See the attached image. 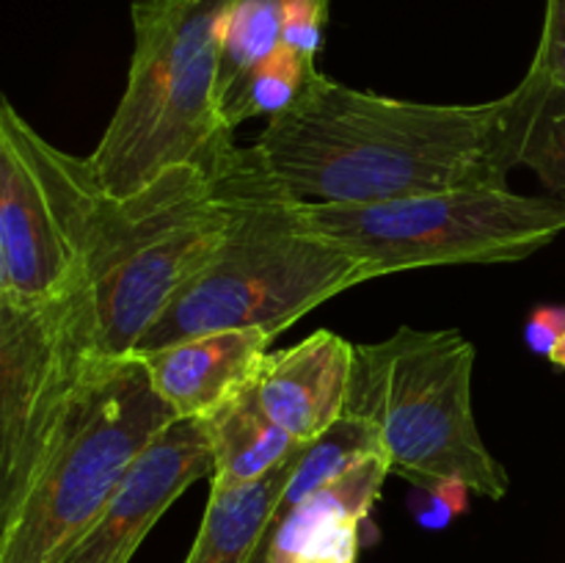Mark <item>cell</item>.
Instances as JSON below:
<instances>
[{"mask_svg":"<svg viewBox=\"0 0 565 563\" xmlns=\"http://www.w3.org/2000/svg\"><path fill=\"white\" fill-rule=\"evenodd\" d=\"M270 174L307 204H379L508 188V97L428 105L359 92L315 66L254 144Z\"/></svg>","mask_w":565,"mask_h":563,"instance_id":"6da1fadb","label":"cell"},{"mask_svg":"<svg viewBox=\"0 0 565 563\" xmlns=\"http://www.w3.org/2000/svg\"><path fill=\"white\" fill-rule=\"evenodd\" d=\"M232 224L215 257L182 287L136 346V357L224 329L287 326L370 279L362 263L303 221L301 202L257 147L232 149Z\"/></svg>","mask_w":565,"mask_h":563,"instance_id":"7a4b0ae2","label":"cell"},{"mask_svg":"<svg viewBox=\"0 0 565 563\" xmlns=\"http://www.w3.org/2000/svg\"><path fill=\"white\" fill-rule=\"evenodd\" d=\"M232 3L132 0L125 94L88 155L110 199L136 196L163 171L210 158L235 138L218 105Z\"/></svg>","mask_w":565,"mask_h":563,"instance_id":"3957f363","label":"cell"},{"mask_svg":"<svg viewBox=\"0 0 565 563\" xmlns=\"http://www.w3.org/2000/svg\"><path fill=\"white\" fill-rule=\"evenodd\" d=\"M235 147L230 138L210 158L174 166L136 196L108 202L88 268L99 359L132 357L177 293L226 241Z\"/></svg>","mask_w":565,"mask_h":563,"instance_id":"277c9868","label":"cell"},{"mask_svg":"<svg viewBox=\"0 0 565 563\" xmlns=\"http://www.w3.org/2000/svg\"><path fill=\"white\" fill-rule=\"evenodd\" d=\"M472 370L475 346L463 331L401 326L386 340L356 346L348 412L381 431L392 475L423 491L461 480L502 500L511 478L475 423Z\"/></svg>","mask_w":565,"mask_h":563,"instance_id":"5b68a950","label":"cell"},{"mask_svg":"<svg viewBox=\"0 0 565 563\" xmlns=\"http://www.w3.org/2000/svg\"><path fill=\"white\" fill-rule=\"evenodd\" d=\"M174 419L141 357L99 359L66 406L25 495L0 519V563H53Z\"/></svg>","mask_w":565,"mask_h":563,"instance_id":"8992f818","label":"cell"},{"mask_svg":"<svg viewBox=\"0 0 565 563\" xmlns=\"http://www.w3.org/2000/svg\"><path fill=\"white\" fill-rule=\"evenodd\" d=\"M108 202L92 158L53 147L3 99L0 304L36 309L83 290Z\"/></svg>","mask_w":565,"mask_h":563,"instance_id":"52a82bcc","label":"cell"},{"mask_svg":"<svg viewBox=\"0 0 565 563\" xmlns=\"http://www.w3.org/2000/svg\"><path fill=\"white\" fill-rule=\"evenodd\" d=\"M303 221L370 279L434 265L519 263L565 230V196L511 188L428 193L379 204H307Z\"/></svg>","mask_w":565,"mask_h":563,"instance_id":"ba28073f","label":"cell"},{"mask_svg":"<svg viewBox=\"0 0 565 563\" xmlns=\"http://www.w3.org/2000/svg\"><path fill=\"white\" fill-rule=\"evenodd\" d=\"M97 362L88 282L50 307L0 304V519L25 495L66 406Z\"/></svg>","mask_w":565,"mask_h":563,"instance_id":"9c48e42d","label":"cell"},{"mask_svg":"<svg viewBox=\"0 0 565 563\" xmlns=\"http://www.w3.org/2000/svg\"><path fill=\"white\" fill-rule=\"evenodd\" d=\"M215 458L204 419H174L138 456L94 522L53 563H130L158 519L199 478H213Z\"/></svg>","mask_w":565,"mask_h":563,"instance_id":"30bf717a","label":"cell"},{"mask_svg":"<svg viewBox=\"0 0 565 563\" xmlns=\"http://www.w3.org/2000/svg\"><path fill=\"white\" fill-rule=\"evenodd\" d=\"M356 346L334 331L265 353L252 390L263 412L301 442L318 439L348 414Z\"/></svg>","mask_w":565,"mask_h":563,"instance_id":"8fae6325","label":"cell"},{"mask_svg":"<svg viewBox=\"0 0 565 563\" xmlns=\"http://www.w3.org/2000/svg\"><path fill=\"white\" fill-rule=\"evenodd\" d=\"M390 475V456L373 453L281 511L259 563H356L362 524Z\"/></svg>","mask_w":565,"mask_h":563,"instance_id":"7c38bea8","label":"cell"},{"mask_svg":"<svg viewBox=\"0 0 565 563\" xmlns=\"http://www.w3.org/2000/svg\"><path fill=\"white\" fill-rule=\"evenodd\" d=\"M274 331L224 329L141 353L177 419H204L254 384Z\"/></svg>","mask_w":565,"mask_h":563,"instance_id":"4fadbf2b","label":"cell"},{"mask_svg":"<svg viewBox=\"0 0 565 563\" xmlns=\"http://www.w3.org/2000/svg\"><path fill=\"white\" fill-rule=\"evenodd\" d=\"M301 456L298 453L252 484L210 489L207 511L185 563H259Z\"/></svg>","mask_w":565,"mask_h":563,"instance_id":"5bb4252c","label":"cell"},{"mask_svg":"<svg viewBox=\"0 0 565 563\" xmlns=\"http://www.w3.org/2000/svg\"><path fill=\"white\" fill-rule=\"evenodd\" d=\"M329 6L331 0H235L221 55V114L248 72L268 59L281 42L315 59L323 39Z\"/></svg>","mask_w":565,"mask_h":563,"instance_id":"9a60e30c","label":"cell"},{"mask_svg":"<svg viewBox=\"0 0 565 563\" xmlns=\"http://www.w3.org/2000/svg\"><path fill=\"white\" fill-rule=\"evenodd\" d=\"M204 425L215 458L210 489H235L252 484L307 450L309 445L287 434L263 412L252 386L204 417Z\"/></svg>","mask_w":565,"mask_h":563,"instance_id":"2e32d148","label":"cell"},{"mask_svg":"<svg viewBox=\"0 0 565 563\" xmlns=\"http://www.w3.org/2000/svg\"><path fill=\"white\" fill-rule=\"evenodd\" d=\"M505 97L513 166H530L565 196V88L527 72Z\"/></svg>","mask_w":565,"mask_h":563,"instance_id":"e0dca14e","label":"cell"},{"mask_svg":"<svg viewBox=\"0 0 565 563\" xmlns=\"http://www.w3.org/2000/svg\"><path fill=\"white\" fill-rule=\"evenodd\" d=\"M373 453H386L381 431L367 417L348 412L329 431H323L318 439L309 442L301 456V464H298L296 475L290 480L281 511L301 502L303 497L312 495L315 489H320L329 480L340 478L353 464L362 461L364 456H373Z\"/></svg>","mask_w":565,"mask_h":563,"instance_id":"ac0fdd59","label":"cell"},{"mask_svg":"<svg viewBox=\"0 0 565 563\" xmlns=\"http://www.w3.org/2000/svg\"><path fill=\"white\" fill-rule=\"evenodd\" d=\"M312 70V55L281 42L268 59H263L248 72L246 81L235 92V97L226 103V125L235 130L241 121L254 119V116H276L279 110H285L298 97V92L303 88Z\"/></svg>","mask_w":565,"mask_h":563,"instance_id":"d6986e66","label":"cell"},{"mask_svg":"<svg viewBox=\"0 0 565 563\" xmlns=\"http://www.w3.org/2000/svg\"><path fill=\"white\" fill-rule=\"evenodd\" d=\"M527 72L565 88V0H546L541 42Z\"/></svg>","mask_w":565,"mask_h":563,"instance_id":"ffe728a7","label":"cell"},{"mask_svg":"<svg viewBox=\"0 0 565 563\" xmlns=\"http://www.w3.org/2000/svg\"><path fill=\"white\" fill-rule=\"evenodd\" d=\"M565 331V307H544L530 318L527 323V342L533 351L546 353L550 357L552 348Z\"/></svg>","mask_w":565,"mask_h":563,"instance_id":"44dd1931","label":"cell"},{"mask_svg":"<svg viewBox=\"0 0 565 563\" xmlns=\"http://www.w3.org/2000/svg\"><path fill=\"white\" fill-rule=\"evenodd\" d=\"M412 508H414V517H417V522L423 524V528H430V530L447 528V524H450V519L458 513V508L452 506V502L447 500L441 491L419 489V497H414Z\"/></svg>","mask_w":565,"mask_h":563,"instance_id":"7402d4cb","label":"cell"},{"mask_svg":"<svg viewBox=\"0 0 565 563\" xmlns=\"http://www.w3.org/2000/svg\"><path fill=\"white\" fill-rule=\"evenodd\" d=\"M550 362H552V364H557V368H565V331H563L561 340H557V346L552 348Z\"/></svg>","mask_w":565,"mask_h":563,"instance_id":"603a6c76","label":"cell"}]
</instances>
